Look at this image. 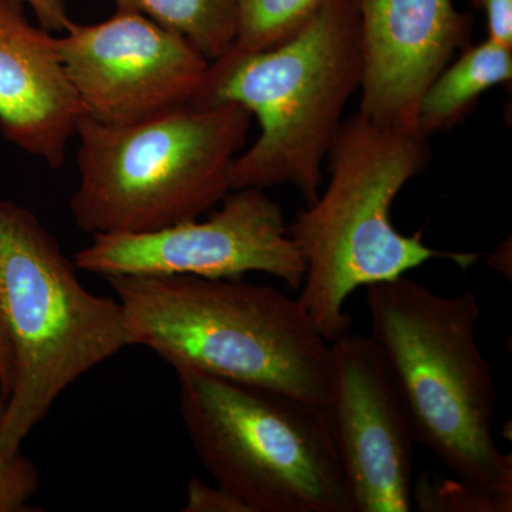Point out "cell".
<instances>
[{"mask_svg": "<svg viewBox=\"0 0 512 512\" xmlns=\"http://www.w3.org/2000/svg\"><path fill=\"white\" fill-rule=\"evenodd\" d=\"M131 346L175 372L205 373L326 407L330 343L298 301L274 286L188 275L106 278Z\"/></svg>", "mask_w": 512, "mask_h": 512, "instance_id": "obj_1", "label": "cell"}, {"mask_svg": "<svg viewBox=\"0 0 512 512\" xmlns=\"http://www.w3.org/2000/svg\"><path fill=\"white\" fill-rule=\"evenodd\" d=\"M429 137L384 126L357 113L343 120L328 154L329 183L296 212L289 235L306 275L298 301L329 343L349 333L346 302L360 286L400 278L434 259L463 269L476 254L444 252L424 244L421 232L394 228L392 207L407 183L430 163Z\"/></svg>", "mask_w": 512, "mask_h": 512, "instance_id": "obj_2", "label": "cell"}, {"mask_svg": "<svg viewBox=\"0 0 512 512\" xmlns=\"http://www.w3.org/2000/svg\"><path fill=\"white\" fill-rule=\"evenodd\" d=\"M360 83L355 0H328L278 46L229 47L212 60L191 103L238 104L259 121L258 140L231 165V190L292 185L308 205L319 197L323 161Z\"/></svg>", "mask_w": 512, "mask_h": 512, "instance_id": "obj_3", "label": "cell"}, {"mask_svg": "<svg viewBox=\"0 0 512 512\" xmlns=\"http://www.w3.org/2000/svg\"><path fill=\"white\" fill-rule=\"evenodd\" d=\"M366 306L416 443L458 480L512 498V457L494 436L497 389L477 343V296L440 295L403 275L366 286Z\"/></svg>", "mask_w": 512, "mask_h": 512, "instance_id": "obj_4", "label": "cell"}, {"mask_svg": "<svg viewBox=\"0 0 512 512\" xmlns=\"http://www.w3.org/2000/svg\"><path fill=\"white\" fill-rule=\"evenodd\" d=\"M251 117L234 103H187L127 124L83 116L74 224L92 237L143 234L207 214L231 191Z\"/></svg>", "mask_w": 512, "mask_h": 512, "instance_id": "obj_5", "label": "cell"}, {"mask_svg": "<svg viewBox=\"0 0 512 512\" xmlns=\"http://www.w3.org/2000/svg\"><path fill=\"white\" fill-rule=\"evenodd\" d=\"M77 266L28 208L0 197V308L12 345V390L0 453L16 456L80 377L131 346L117 298L84 288Z\"/></svg>", "mask_w": 512, "mask_h": 512, "instance_id": "obj_6", "label": "cell"}, {"mask_svg": "<svg viewBox=\"0 0 512 512\" xmlns=\"http://www.w3.org/2000/svg\"><path fill=\"white\" fill-rule=\"evenodd\" d=\"M177 376L202 466L251 512H350L325 407L205 373Z\"/></svg>", "mask_w": 512, "mask_h": 512, "instance_id": "obj_7", "label": "cell"}, {"mask_svg": "<svg viewBox=\"0 0 512 512\" xmlns=\"http://www.w3.org/2000/svg\"><path fill=\"white\" fill-rule=\"evenodd\" d=\"M207 220L143 234L94 235L74 264L104 279L117 275H188L241 279L261 272L299 291L306 275L284 211L265 190H231Z\"/></svg>", "mask_w": 512, "mask_h": 512, "instance_id": "obj_8", "label": "cell"}, {"mask_svg": "<svg viewBox=\"0 0 512 512\" xmlns=\"http://www.w3.org/2000/svg\"><path fill=\"white\" fill-rule=\"evenodd\" d=\"M57 50L84 116L127 124L191 103L210 60L184 37L131 10L70 23Z\"/></svg>", "mask_w": 512, "mask_h": 512, "instance_id": "obj_9", "label": "cell"}, {"mask_svg": "<svg viewBox=\"0 0 512 512\" xmlns=\"http://www.w3.org/2000/svg\"><path fill=\"white\" fill-rule=\"evenodd\" d=\"M325 409L350 512L412 511L416 440L372 336L330 343Z\"/></svg>", "mask_w": 512, "mask_h": 512, "instance_id": "obj_10", "label": "cell"}, {"mask_svg": "<svg viewBox=\"0 0 512 512\" xmlns=\"http://www.w3.org/2000/svg\"><path fill=\"white\" fill-rule=\"evenodd\" d=\"M355 3L362 49L359 113L384 126L419 131L424 93L457 50L470 46V15L453 0Z\"/></svg>", "mask_w": 512, "mask_h": 512, "instance_id": "obj_11", "label": "cell"}, {"mask_svg": "<svg viewBox=\"0 0 512 512\" xmlns=\"http://www.w3.org/2000/svg\"><path fill=\"white\" fill-rule=\"evenodd\" d=\"M84 116L56 36L33 25L23 0H0V131L50 168L62 167Z\"/></svg>", "mask_w": 512, "mask_h": 512, "instance_id": "obj_12", "label": "cell"}, {"mask_svg": "<svg viewBox=\"0 0 512 512\" xmlns=\"http://www.w3.org/2000/svg\"><path fill=\"white\" fill-rule=\"evenodd\" d=\"M511 79L510 47L490 39L468 46L424 93L417 111V130L426 137L451 130L466 119L487 90Z\"/></svg>", "mask_w": 512, "mask_h": 512, "instance_id": "obj_13", "label": "cell"}, {"mask_svg": "<svg viewBox=\"0 0 512 512\" xmlns=\"http://www.w3.org/2000/svg\"><path fill=\"white\" fill-rule=\"evenodd\" d=\"M177 33L210 62L228 52L237 36L238 0H113Z\"/></svg>", "mask_w": 512, "mask_h": 512, "instance_id": "obj_14", "label": "cell"}, {"mask_svg": "<svg viewBox=\"0 0 512 512\" xmlns=\"http://www.w3.org/2000/svg\"><path fill=\"white\" fill-rule=\"evenodd\" d=\"M328 0H238L235 47L265 50L299 32Z\"/></svg>", "mask_w": 512, "mask_h": 512, "instance_id": "obj_15", "label": "cell"}, {"mask_svg": "<svg viewBox=\"0 0 512 512\" xmlns=\"http://www.w3.org/2000/svg\"><path fill=\"white\" fill-rule=\"evenodd\" d=\"M412 507L424 512H510L512 498L490 493L456 477L423 471L414 478Z\"/></svg>", "mask_w": 512, "mask_h": 512, "instance_id": "obj_16", "label": "cell"}, {"mask_svg": "<svg viewBox=\"0 0 512 512\" xmlns=\"http://www.w3.org/2000/svg\"><path fill=\"white\" fill-rule=\"evenodd\" d=\"M6 399L0 392V417L5 410ZM40 487L39 470L33 461L22 456L8 457L0 453V512H28L29 501Z\"/></svg>", "mask_w": 512, "mask_h": 512, "instance_id": "obj_17", "label": "cell"}, {"mask_svg": "<svg viewBox=\"0 0 512 512\" xmlns=\"http://www.w3.org/2000/svg\"><path fill=\"white\" fill-rule=\"evenodd\" d=\"M184 512H251L245 503L221 485H208L192 477L187 484Z\"/></svg>", "mask_w": 512, "mask_h": 512, "instance_id": "obj_18", "label": "cell"}, {"mask_svg": "<svg viewBox=\"0 0 512 512\" xmlns=\"http://www.w3.org/2000/svg\"><path fill=\"white\" fill-rule=\"evenodd\" d=\"M487 15L488 37L512 49V0H474Z\"/></svg>", "mask_w": 512, "mask_h": 512, "instance_id": "obj_19", "label": "cell"}, {"mask_svg": "<svg viewBox=\"0 0 512 512\" xmlns=\"http://www.w3.org/2000/svg\"><path fill=\"white\" fill-rule=\"evenodd\" d=\"M36 16L39 26L50 33L64 32L73 22L67 12V0H23Z\"/></svg>", "mask_w": 512, "mask_h": 512, "instance_id": "obj_20", "label": "cell"}, {"mask_svg": "<svg viewBox=\"0 0 512 512\" xmlns=\"http://www.w3.org/2000/svg\"><path fill=\"white\" fill-rule=\"evenodd\" d=\"M13 375H15V365H13L12 345H10L8 329L0 308V392L6 400L12 390Z\"/></svg>", "mask_w": 512, "mask_h": 512, "instance_id": "obj_21", "label": "cell"}]
</instances>
